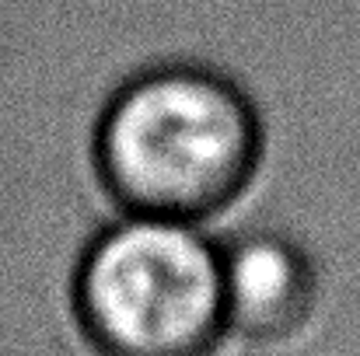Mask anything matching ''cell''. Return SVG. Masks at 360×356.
Segmentation results:
<instances>
[{
    "instance_id": "1",
    "label": "cell",
    "mask_w": 360,
    "mask_h": 356,
    "mask_svg": "<svg viewBox=\"0 0 360 356\" xmlns=\"http://www.w3.org/2000/svg\"><path fill=\"white\" fill-rule=\"evenodd\" d=\"M262 150L252 98L203 63H161L112 91L95 164L122 213L203 224L248 189Z\"/></svg>"
},
{
    "instance_id": "2",
    "label": "cell",
    "mask_w": 360,
    "mask_h": 356,
    "mask_svg": "<svg viewBox=\"0 0 360 356\" xmlns=\"http://www.w3.org/2000/svg\"><path fill=\"white\" fill-rule=\"evenodd\" d=\"M74 315L98 356H210L228 336L221 244L196 220L122 213L77 262Z\"/></svg>"
},
{
    "instance_id": "3",
    "label": "cell",
    "mask_w": 360,
    "mask_h": 356,
    "mask_svg": "<svg viewBox=\"0 0 360 356\" xmlns=\"http://www.w3.org/2000/svg\"><path fill=\"white\" fill-rule=\"evenodd\" d=\"M228 336L276 343L294 336L315 308L319 279L308 251L280 231H248L221 244Z\"/></svg>"
}]
</instances>
